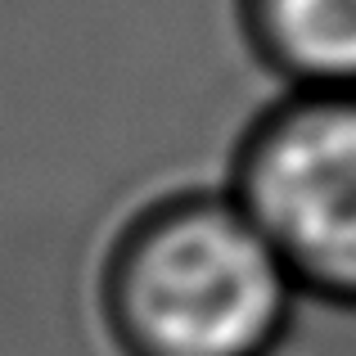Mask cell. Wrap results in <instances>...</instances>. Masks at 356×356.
<instances>
[{
  "label": "cell",
  "instance_id": "6da1fadb",
  "mask_svg": "<svg viewBox=\"0 0 356 356\" xmlns=\"http://www.w3.org/2000/svg\"><path fill=\"white\" fill-rule=\"evenodd\" d=\"M298 298L230 190L140 208L99 270V316L122 356H270Z\"/></svg>",
  "mask_w": 356,
  "mask_h": 356
},
{
  "label": "cell",
  "instance_id": "7a4b0ae2",
  "mask_svg": "<svg viewBox=\"0 0 356 356\" xmlns=\"http://www.w3.org/2000/svg\"><path fill=\"white\" fill-rule=\"evenodd\" d=\"M226 190L298 293L356 312V90H284L243 131Z\"/></svg>",
  "mask_w": 356,
  "mask_h": 356
},
{
  "label": "cell",
  "instance_id": "3957f363",
  "mask_svg": "<svg viewBox=\"0 0 356 356\" xmlns=\"http://www.w3.org/2000/svg\"><path fill=\"white\" fill-rule=\"evenodd\" d=\"M239 27L284 90H356V0H239Z\"/></svg>",
  "mask_w": 356,
  "mask_h": 356
}]
</instances>
